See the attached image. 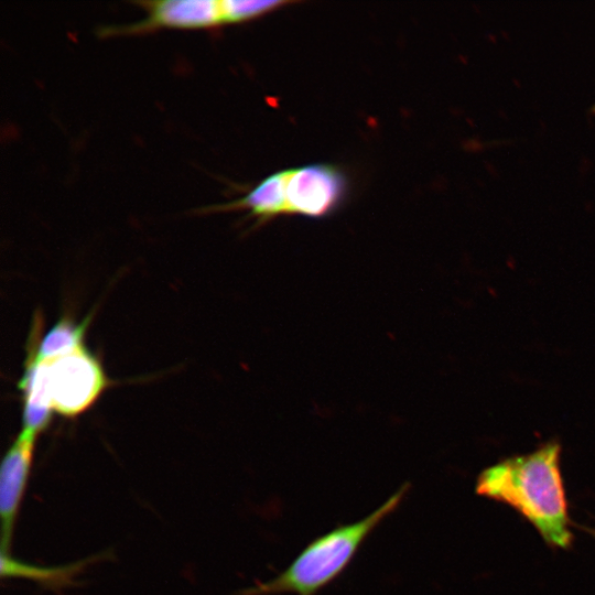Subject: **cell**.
Returning a JSON list of instances; mask_svg holds the SVG:
<instances>
[{
  "label": "cell",
  "mask_w": 595,
  "mask_h": 595,
  "mask_svg": "<svg viewBox=\"0 0 595 595\" xmlns=\"http://www.w3.org/2000/svg\"><path fill=\"white\" fill-rule=\"evenodd\" d=\"M560 457L561 445L550 442L499 461L479 474L476 493L513 508L550 547L566 549L573 536Z\"/></svg>",
  "instance_id": "cell-1"
},
{
  "label": "cell",
  "mask_w": 595,
  "mask_h": 595,
  "mask_svg": "<svg viewBox=\"0 0 595 595\" xmlns=\"http://www.w3.org/2000/svg\"><path fill=\"white\" fill-rule=\"evenodd\" d=\"M409 489L410 485L403 484L368 516L313 539L282 572L240 595H316L343 574L368 537L400 507Z\"/></svg>",
  "instance_id": "cell-2"
},
{
  "label": "cell",
  "mask_w": 595,
  "mask_h": 595,
  "mask_svg": "<svg viewBox=\"0 0 595 595\" xmlns=\"http://www.w3.org/2000/svg\"><path fill=\"white\" fill-rule=\"evenodd\" d=\"M37 363L41 365L48 403L53 412L60 415L74 418L82 414L107 388L104 368L85 346Z\"/></svg>",
  "instance_id": "cell-3"
},
{
  "label": "cell",
  "mask_w": 595,
  "mask_h": 595,
  "mask_svg": "<svg viewBox=\"0 0 595 595\" xmlns=\"http://www.w3.org/2000/svg\"><path fill=\"white\" fill-rule=\"evenodd\" d=\"M340 170L312 164L284 171V214L322 216L334 210L346 193Z\"/></svg>",
  "instance_id": "cell-4"
},
{
  "label": "cell",
  "mask_w": 595,
  "mask_h": 595,
  "mask_svg": "<svg viewBox=\"0 0 595 595\" xmlns=\"http://www.w3.org/2000/svg\"><path fill=\"white\" fill-rule=\"evenodd\" d=\"M147 11L143 20L104 26L101 35L139 34L158 29H210L223 24L217 0H152L136 2Z\"/></svg>",
  "instance_id": "cell-5"
},
{
  "label": "cell",
  "mask_w": 595,
  "mask_h": 595,
  "mask_svg": "<svg viewBox=\"0 0 595 595\" xmlns=\"http://www.w3.org/2000/svg\"><path fill=\"white\" fill-rule=\"evenodd\" d=\"M36 436L20 432L3 456L0 468L1 551L10 541L31 470Z\"/></svg>",
  "instance_id": "cell-6"
},
{
  "label": "cell",
  "mask_w": 595,
  "mask_h": 595,
  "mask_svg": "<svg viewBox=\"0 0 595 595\" xmlns=\"http://www.w3.org/2000/svg\"><path fill=\"white\" fill-rule=\"evenodd\" d=\"M41 326V316H35L28 347L26 358L29 359L45 361L84 346L83 338L87 321L75 323L68 317H63L40 338Z\"/></svg>",
  "instance_id": "cell-7"
},
{
  "label": "cell",
  "mask_w": 595,
  "mask_h": 595,
  "mask_svg": "<svg viewBox=\"0 0 595 595\" xmlns=\"http://www.w3.org/2000/svg\"><path fill=\"white\" fill-rule=\"evenodd\" d=\"M86 562H77L65 566L43 567L13 559L9 552L1 551V576L26 577L44 586L61 588L71 585L74 576Z\"/></svg>",
  "instance_id": "cell-8"
},
{
  "label": "cell",
  "mask_w": 595,
  "mask_h": 595,
  "mask_svg": "<svg viewBox=\"0 0 595 595\" xmlns=\"http://www.w3.org/2000/svg\"><path fill=\"white\" fill-rule=\"evenodd\" d=\"M219 2L223 23L248 21L289 3L286 1L259 0H221Z\"/></svg>",
  "instance_id": "cell-9"
},
{
  "label": "cell",
  "mask_w": 595,
  "mask_h": 595,
  "mask_svg": "<svg viewBox=\"0 0 595 595\" xmlns=\"http://www.w3.org/2000/svg\"><path fill=\"white\" fill-rule=\"evenodd\" d=\"M593 112L595 113V107L593 108Z\"/></svg>",
  "instance_id": "cell-10"
}]
</instances>
